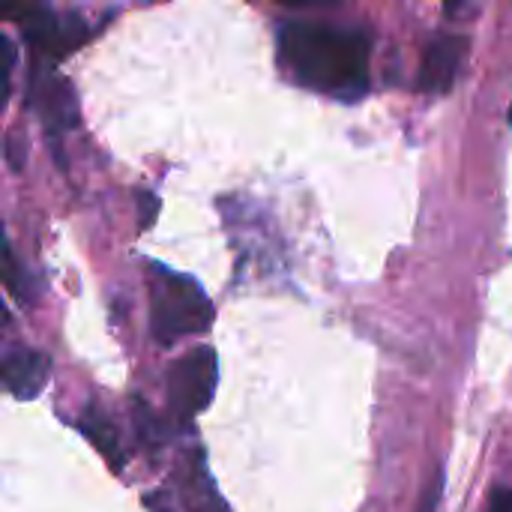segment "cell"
Segmentation results:
<instances>
[{"label": "cell", "mask_w": 512, "mask_h": 512, "mask_svg": "<svg viewBox=\"0 0 512 512\" xmlns=\"http://www.w3.org/2000/svg\"><path fill=\"white\" fill-rule=\"evenodd\" d=\"M279 63L306 90L333 99H360L372 84V39L366 30L291 18L279 24Z\"/></svg>", "instance_id": "6da1fadb"}, {"label": "cell", "mask_w": 512, "mask_h": 512, "mask_svg": "<svg viewBox=\"0 0 512 512\" xmlns=\"http://www.w3.org/2000/svg\"><path fill=\"white\" fill-rule=\"evenodd\" d=\"M213 318V303L195 279L150 267V330L162 345L207 333Z\"/></svg>", "instance_id": "7a4b0ae2"}, {"label": "cell", "mask_w": 512, "mask_h": 512, "mask_svg": "<svg viewBox=\"0 0 512 512\" xmlns=\"http://www.w3.org/2000/svg\"><path fill=\"white\" fill-rule=\"evenodd\" d=\"M219 381V360L210 345L186 351L168 372V411L180 423H192L213 402Z\"/></svg>", "instance_id": "3957f363"}, {"label": "cell", "mask_w": 512, "mask_h": 512, "mask_svg": "<svg viewBox=\"0 0 512 512\" xmlns=\"http://www.w3.org/2000/svg\"><path fill=\"white\" fill-rule=\"evenodd\" d=\"M15 21L21 24V33L33 45V51L42 60H48V66L72 54L87 39V24L78 15H57L45 6L24 3Z\"/></svg>", "instance_id": "277c9868"}, {"label": "cell", "mask_w": 512, "mask_h": 512, "mask_svg": "<svg viewBox=\"0 0 512 512\" xmlns=\"http://www.w3.org/2000/svg\"><path fill=\"white\" fill-rule=\"evenodd\" d=\"M30 96H33V108H36L45 132L63 135L78 123V96H75L72 84L63 75H57L51 66H45V63L33 66Z\"/></svg>", "instance_id": "5b68a950"}, {"label": "cell", "mask_w": 512, "mask_h": 512, "mask_svg": "<svg viewBox=\"0 0 512 512\" xmlns=\"http://www.w3.org/2000/svg\"><path fill=\"white\" fill-rule=\"evenodd\" d=\"M471 51V39L465 33H438L426 51H423V63H420V90L423 93H450L462 63Z\"/></svg>", "instance_id": "8992f818"}, {"label": "cell", "mask_w": 512, "mask_h": 512, "mask_svg": "<svg viewBox=\"0 0 512 512\" xmlns=\"http://www.w3.org/2000/svg\"><path fill=\"white\" fill-rule=\"evenodd\" d=\"M48 381V357L33 348H18L0 360V390L12 399H36Z\"/></svg>", "instance_id": "52a82bcc"}, {"label": "cell", "mask_w": 512, "mask_h": 512, "mask_svg": "<svg viewBox=\"0 0 512 512\" xmlns=\"http://www.w3.org/2000/svg\"><path fill=\"white\" fill-rule=\"evenodd\" d=\"M177 489H180V501L189 512H231L225 498L219 495L201 453H189L177 471Z\"/></svg>", "instance_id": "ba28073f"}, {"label": "cell", "mask_w": 512, "mask_h": 512, "mask_svg": "<svg viewBox=\"0 0 512 512\" xmlns=\"http://www.w3.org/2000/svg\"><path fill=\"white\" fill-rule=\"evenodd\" d=\"M78 429L84 432V438L108 459V465L114 471H120L126 465V453H123V444H120V432L114 429V423L96 408V405H87L84 414L78 417Z\"/></svg>", "instance_id": "9c48e42d"}, {"label": "cell", "mask_w": 512, "mask_h": 512, "mask_svg": "<svg viewBox=\"0 0 512 512\" xmlns=\"http://www.w3.org/2000/svg\"><path fill=\"white\" fill-rule=\"evenodd\" d=\"M0 285H6L18 300H30L33 297V288L27 282V273L18 264V258H15V252H12V246H9V240H6L3 231H0Z\"/></svg>", "instance_id": "30bf717a"}, {"label": "cell", "mask_w": 512, "mask_h": 512, "mask_svg": "<svg viewBox=\"0 0 512 512\" xmlns=\"http://www.w3.org/2000/svg\"><path fill=\"white\" fill-rule=\"evenodd\" d=\"M15 60H18L15 42L6 33H0V108H6L9 93H12V69H15Z\"/></svg>", "instance_id": "8fae6325"}, {"label": "cell", "mask_w": 512, "mask_h": 512, "mask_svg": "<svg viewBox=\"0 0 512 512\" xmlns=\"http://www.w3.org/2000/svg\"><path fill=\"white\" fill-rule=\"evenodd\" d=\"M441 501H444V471L438 468L435 477H432V483L426 486V492H423V498H420L417 512H438Z\"/></svg>", "instance_id": "7c38bea8"}, {"label": "cell", "mask_w": 512, "mask_h": 512, "mask_svg": "<svg viewBox=\"0 0 512 512\" xmlns=\"http://www.w3.org/2000/svg\"><path fill=\"white\" fill-rule=\"evenodd\" d=\"M489 512H512V489H495L489 495Z\"/></svg>", "instance_id": "4fadbf2b"}, {"label": "cell", "mask_w": 512, "mask_h": 512, "mask_svg": "<svg viewBox=\"0 0 512 512\" xmlns=\"http://www.w3.org/2000/svg\"><path fill=\"white\" fill-rule=\"evenodd\" d=\"M144 504L150 507V512H177L171 504H168V501H165V498H162V495H150Z\"/></svg>", "instance_id": "5bb4252c"}, {"label": "cell", "mask_w": 512, "mask_h": 512, "mask_svg": "<svg viewBox=\"0 0 512 512\" xmlns=\"http://www.w3.org/2000/svg\"><path fill=\"white\" fill-rule=\"evenodd\" d=\"M6 327H9V312H6V306H3V300H0V336H3Z\"/></svg>", "instance_id": "9a60e30c"}, {"label": "cell", "mask_w": 512, "mask_h": 512, "mask_svg": "<svg viewBox=\"0 0 512 512\" xmlns=\"http://www.w3.org/2000/svg\"><path fill=\"white\" fill-rule=\"evenodd\" d=\"M510 123H512V108H510Z\"/></svg>", "instance_id": "2e32d148"}]
</instances>
